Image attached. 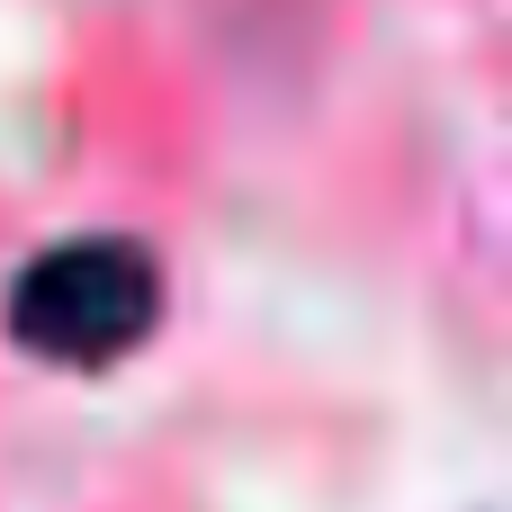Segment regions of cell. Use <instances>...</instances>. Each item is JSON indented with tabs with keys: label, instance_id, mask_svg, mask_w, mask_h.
I'll list each match as a JSON object with an SVG mask.
<instances>
[{
	"label": "cell",
	"instance_id": "6da1fadb",
	"mask_svg": "<svg viewBox=\"0 0 512 512\" xmlns=\"http://www.w3.org/2000/svg\"><path fill=\"white\" fill-rule=\"evenodd\" d=\"M162 315V270L144 243L126 234H81V243H54L18 270L9 288V333L36 351V360H63V369H108L126 360Z\"/></svg>",
	"mask_w": 512,
	"mask_h": 512
}]
</instances>
